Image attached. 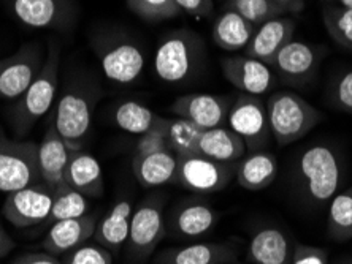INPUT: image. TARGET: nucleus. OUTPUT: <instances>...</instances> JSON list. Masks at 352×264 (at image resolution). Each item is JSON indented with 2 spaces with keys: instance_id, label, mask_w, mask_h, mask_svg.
<instances>
[{
  "instance_id": "a19ab883",
  "label": "nucleus",
  "mask_w": 352,
  "mask_h": 264,
  "mask_svg": "<svg viewBox=\"0 0 352 264\" xmlns=\"http://www.w3.org/2000/svg\"><path fill=\"white\" fill-rule=\"evenodd\" d=\"M13 264H62L58 258L48 252L43 253H25L18 256Z\"/></svg>"
},
{
  "instance_id": "0eeeda50",
  "label": "nucleus",
  "mask_w": 352,
  "mask_h": 264,
  "mask_svg": "<svg viewBox=\"0 0 352 264\" xmlns=\"http://www.w3.org/2000/svg\"><path fill=\"white\" fill-rule=\"evenodd\" d=\"M165 236L162 195L144 198L132 212L127 252L133 261H144L153 255Z\"/></svg>"
},
{
  "instance_id": "1a4fd4ad",
  "label": "nucleus",
  "mask_w": 352,
  "mask_h": 264,
  "mask_svg": "<svg viewBox=\"0 0 352 264\" xmlns=\"http://www.w3.org/2000/svg\"><path fill=\"white\" fill-rule=\"evenodd\" d=\"M238 163H224L195 154L179 157L175 184L195 193H214L235 178Z\"/></svg>"
},
{
  "instance_id": "4be33fe9",
  "label": "nucleus",
  "mask_w": 352,
  "mask_h": 264,
  "mask_svg": "<svg viewBox=\"0 0 352 264\" xmlns=\"http://www.w3.org/2000/svg\"><path fill=\"white\" fill-rule=\"evenodd\" d=\"M179 157L172 151L133 155L132 171L143 189L175 184Z\"/></svg>"
},
{
  "instance_id": "f704fd0d",
  "label": "nucleus",
  "mask_w": 352,
  "mask_h": 264,
  "mask_svg": "<svg viewBox=\"0 0 352 264\" xmlns=\"http://www.w3.org/2000/svg\"><path fill=\"white\" fill-rule=\"evenodd\" d=\"M127 7L137 16L149 23H160L181 14L175 0H127Z\"/></svg>"
},
{
  "instance_id": "f257e3e1",
  "label": "nucleus",
  "mask_w": 352,
  "mask_h": 264,
  "mask_svg": "<svg viewBox=\"0 0 352 264\" xmlns=\"http://www.w3.org/2000/svg\"><path fill=\"white\" fill-rule=\"evenodd\" d=\"M60 49L53 45L48 49L43 69L35 77L29 89L21 95L10 112V125L16 136H24L53 108L59 87Z\"/></svg>"
},
{
  "instance_id": "f3484780",
  "label": "nucleus",
  "mask_w": 352,
  "mask_h": 264,
  "mask_svg": "<svg viewBox=\"0 0 352 264\" xmlns=\"http://www.w3.org/2000/svg\"><path fill=\"white\" fill-rule=\"evenodd\" d=\"M240 244L235 241L200 242L168 248L157 256V264H230L236 260Z\"/></svg>"
},
{
  "instance_id": "473e14b6",
  "label": "nucleus",
  "mask_w": 352,
  "mask_h": 264,
  "mask_svg": "<svg viewBox=\"0 0 352 264\" xmlns=\"http://www.w3.org/2000/svg\"><path fill=\"white\" fill-rule=\"evenodd\" d=\"M226 10L235 12L252 25H262L267 21L284 16L287 12L273 0H227Z\"/></svg>"
},
{
  "instance_id": "aec40b11",
  "label": "nucleus",
  "mask_w": 352,
  "mask_h": 264,
  "mask_svg": "<svg viewBox=\"0 0 352 264\" xmlns=\"http://www.w3.org/2000/svg\"><path fill=\"white\" fill-rule=\"evenodd\" d=\"M12 10L29 27L53 29L70 19L74 7L70 0H12Z\"/></svg>"
},
{
  "instance_id": "a18cd8bd",
  "label": "nucleus",
  "mask_w": 352,
  "mask_h": 264,
  "mask_svg": "<svg viewBox=\"0 0 352 264\" xmlns=\"http://www.w3.org/2000/svg\"><path fill=\"white\" fill-rule=\"evenodd\" d=\"M2 134H3V132H2V128H0V136H2Z\"/></svg>"
},
{
  "instance_id": "7c9ffc66",
  "label": "nucleus",
  "mask_w": 352,
  "mask_h": 264,
  "mask_svg": "<svg viewBox=\"0 0 352 264\" xmlns=\"http://www.w3.org/2000/svg\"><path fill=\"white\" fill-rule=\"evenodd\" d=\"M329 235L336 242L352 239V185L330 201L327 215Z\"/></svg>"
},
{
  "instance_id": "ddd939ff",
  "label": "nucleus",
  "mask_w": 352,
  "mask_h": 264,
  "mask_svg": "<svg viewBox=\"0 0 352 264\" xmlns=\"http://www.w3.org/2000/svg\"><path fill=\"white\" fill-rule=\"evenodd\" d=\"M235 98L214 94H188L172 103L170 111L175 116L188 119L204 130L224 127Z\"/></svg>"
},
{
  "instance_id": "cd10ccee",
  "label": "nucleus",
  "mask_w": 352,
  "mask_h": 264,
  "mask_svg": "<svg viewBox=\"0 0 352 264\" xmlns=\"http://www.w3.org/2000/svg\"><path fill=\"white\" fill-rule=\"evenodd\" d=\"M257 27L248 23L245 18L230 10H226L221 16H217L211 27V38L214 45L224 51H240L250 45L254 37Z\"/></svg>"
},
{
  "instance_id": "9d476101",
  "label": "nucleus",
  "mask_w": 352,
  "mask_h": 264,
  "mask_svg": "<svg viewBox=\"0 0 352 264\" xmlns=\"http://www.w3.org/2000/svg\"><path fill=\"white\" fill-rule=\"evenodd\" d=\"M45 59L38 43H28L0 60V100H18L38 76Z\"/></svg>"
},
{
  "instance_id": "49530a36",
  "label": "nucleus",
  "mask_w": 352,
  "mask_h": 264,
  "mask_svg": "<svg viewBox=\"0 0 352 264\" xmlns=\"http://www.w3.org/2000/svg\"><path fill=\"white\" fill-rule=\"evenodd\" d=\"M344 264H352V261H349V263H344Z\"/></svg>"
},
{
  "instance_id": "58836bf2",
  "label": "nucleus",
  "mask_w": 352,
  "mask_h": 264,
  "mask_svg": "<svg viewBox=\"0 0 352 264\" xmlns=\"http://www.w3.org/2000/svg\"><path fill=\"white\" fill-rule=\"evenodd\" d=\"M292 264H329V253L320 247L297 244L292 250Z\"/></svg>"
},
{
  "instance_id": "f8f14e48",
  "label": "nucleus",
  "mask_w": 352,
  "mask_h": 264,
  "mask_svg": "<svg viewBox=\"0 0 352 264\" xmlns=\"http://www.w3.org/2000/svg\"><path fill=\"white\" fill-rule=\"evenodd\" d=\"M97 54L103 75L118 84H131L143 73L144 54L135 41L127 38L102 41Z\"/></svg>"
},
{
  "instance_id": "423d86ee",
  "label": "nucleus",
  "mask_w": 352,
  "mask_h": 264,
  "mask_svg": "<svg viewBox=\"0 0 352 264\" xmlns=\"http://www.w3.org/2000/svg\"><path fill=\"white\" fill-rule=\"evenodd\" d=\"M41 182L38 144L0 136V191L12 193Z\"/></svg>"
},
{
  "instance_id": "9b49d317",
  "label": "nucleus",
  "mask_w": 352,
  "mask_h": 264,
  "mask_svg": "<svg viewBox=\"0 0 352 264\" xmlns=\"http://www.w3.org/2000/svg\"><path fill=\"white\" fill-rule=\"evenodd\" d=\"M54 191L45 184H35L7 193L2 214L16 228H29L48 220Z\"/></svg>"
},
{
  "instance_id": "c9c22d12",
  "label": "nucleus",
  "mask_w": 352,
  "mask_h": 264,
  "mask_svg": "<svg viewBox=\"0 0 352 264\" xmlns=\"http://www.w3.org/2000/svg\"><path fill=\"white\" fill-rule=\"evenodd\" d=\"M62 264H113V255L100 244H82L69 252Z\"/></svg>"
},
{
  "instance_id": "c03bdc74",
  "label": "nucleus",
  "mask_w": 352,
  "mask_h": 264,
  "mask_svg": "<svg viewBox=\"0 0 352 264\" xmlns=\"http://www.w3.org/2000/svg\"><path fill=\"white\" fill-rule=\"evenodd\" d=\"M338 3H340V7L352 10V0H338Z\"/></svg>"
},
{
  "instance_id": "6e6552de",
  "label": "nucleus",
  "mask_w": 352,
  "mask_h": 264,
  "mask_svg": "<svg viewBox=\"0 0 352 264\" xmlns=\"http://www.w3.org/2000/svg\"><path fill=\"white\" fill-rule=\"evenodd\" d=\"M227 125L240 134L250 152L262 151L272 138L267 103L257 95L236 97L232 103Z\"/></svg>"
},
{
  "instance_id": "ea45409f",
  "label": "nucleus",
  "mask_w": 352,
  "mask_h": 264,
  "mask_svg": "<svg viewBox=\"0 0 352 264\" xmlns=\"http://www.w3.org/2000/svg\"><path fill=\"white\" fill-rule=\"evenodd\" d=\"M181 12L197 18H206L213 13V0H175Z\"/></svg>"
},
{
  "instance_id": "e433bc0d",
  "label": "nucleus",
  "mask_w": 352,
  "mask_h": 264,
  "mask_svg": "<svg viewBox=\"0 0 352 264\" xmlns=\"http://www.w3.org/2000/svg\"><path fill=\"white\" fill-rule=\"evenodd\" d=\"M330 103L335 110L343 111L352 117V69L335 77L330 89Z\"/></svg>"
},
{
  "instance_id": "a878e982",
  "label": "nucleus",
  "mask_w": 352,
  "mask_h": 264,
  "mask_svg": "<svg viewBox=\"0 0 352 264\" xmlns=\"http://www.w3.org/2000/svg\"><path fill=\"white\" fill-rule=\"evenodd\" d=\"M278 176V160L272 152L257 151L241 158L236 165V182L240 187L258 191L270 187Z\"/></svg>"
},
{
  "instance_id": "6ab92c4d",
  "label": "nucleus",
  "mask_w": 352,
  "mask_h": 264,
  "mask_svg": "<svg viewBox=\"0 0 352 264\" xmlns=\"http://www.w3.org/2000/svg\"><path fill=\"white\" fill-rule=\"evenodd\" d=\"M97 221V215L89 214L78 219L56 221L46 232L45 239L41 241V247L54 256L75 250L76 247L86 244L87 239L94 236Z\"/></svg>"
},
{
  "instance_id": "2eb2a0df",
  "label": "nucleus",
  "mask_w": 352,
  "mask_h": 264,
  "mask_svg": "<svg viewBox=\"0 0 352 264\" xmlns=\"http://www.w3.org/2000/svg\"><path fill=\"white\" fill-rule=\"evenodd\" d=\"M319 62L320 54L318 48L305 41L292 40L279 51L270 67L287 84L305 86L313 80Z\"/></svg>"
},
{
  "instance_id": "4468645a",
  "label": "nucleus",
  "mask_w": 352,
  "mask_h": 264,
  "mask_svg": "<svg viewBox=\"0 0 352 264\" xmlns=\"http://www.w3.org/2000/svg\"><path fill=\"white\" fill-rule=\"evenodd\" d=\"M222 73L232 86L248 95L261 97L273 89L276 77L270 65L248 56L224 57Z\"/></svg>"
},
{
  "instance_id": "bb28decb",
  "label": "nucleus",
  "mask_w": 352,
  "mask_h": 264,
  "mask_svg": "<svg viewBox=\"0 0 352 264\" xmlns=\"http://www.w3.org/2000/svg\"><path fill=\"white\" fill-rule=\"evenodd\" d=\"M246 144L240 134L229 127L205 130L199 143V154L224 163H238L245 157Z\"/></svg>"
},
{
  "instance_id": "20e7f679",
  "label": "nucleus",
  "mask_w": 352,
  "mask_h": 264,
  "mask_svg": "<svg viewBox=\"0 0 352 264\" xmlns=\"http://www.w3.org/2000/svg\"><path fill=\"white\" fill-rule=\"evenodd\" d=\"M297 178L309 203L322 206L332 201L341 182L338 154L327 144H313L297 160Z\"/></svg>"
},
{
  "instance_id": "412c9836",
  "label": "nucleus",
  "mask_w": 352,
  "mask_h": 264,
  "mask_svg": "<svg viewBox=\"0 0 352 264\" xmlns=\"http://www.w3.org/2000/svg\"><path fill=\"white\" fill-rule=\"evenodd\" d=\"M216 209L201 200H184L170 214V230L181 237H199L217 224Z\"/></svg>"
},
{
  "instance_id": "f03ea898",
  "label": "nucleus",
  "mask_w": 352,
  "mask_h": 264,
  "mask_svg": "<svg viewBox=\"0 0 352 264\" xmlns=\"http://www.w3.org/2000/svg\"><path fill=\"white\" fill-rule=\"evenodd\" d=\"M98 97L97 87L74 81L65 86L56 103L53 123L72 152L81 151L91 132Z\"/></svg>"
},
{
  "instance_id": "dca6fc26",
  "label": "nucleus",
  "mask_w": 352,
  "mask_h": 264,
  "mask_svg": "<svg viewBox=\"0 0 352 264\" xmlns=\"http://www.w3.org/2000/svg\"><path fill=\"white\" fill-rule=\"evenodd\" d=\"M72 151L56 130L54 123L46 128L43 139L38 144V167L41 182L53 191L65 185Z\"/></svg>"
},
{
  "instance_id": "7ed1b4c3",
  "label": "nucleus",
  "mask_w": 352,
  "mask_h": 264,
  "mask_svg": "<svg viewBox=\"0 0 352 264\" xmlns=\"http://www.w3.org/2000/svg\"><path fill=\"white\" fill-rule=\"evenodd\" d=\"M205 59V45L194 30L178 29L159 41L154 70L164 82H184L199 73Z\"/></svg>"
},
{
  "instance_id": "4c0bfd02",
  "label": "nucleus",
  "mask_w": 352,
  "mask_h": 264,
  "mask_svg": "<svg viewBox=\"0 0 352 264\" xmlns=\"http://www.w3.org/2000/svg\"><path fill=\"white\" fill-rule=\"evenodd\" d=\"M170 151V144L167 138V132H165V117L162 122L156 125L151 130L140 134L138 141L135 144V154L133 155H143V154H154Z\"/></svg>"
},
{
  "instance_id": "b1692460",
  "label": "nucleus",
  "mask_w": 352,
  "mask_h": 264,
  "mask_svg": "<svg viewBox=\"0 0 352 264\" xmlns=\"http://www.w3.org/2000/svg\"><path fill=\"white\" fill-rule=\"evenodd\" d=\"M132 212L133 208L131 200H118L111 206V209L97 221L94 236H92L97 241V244L105 247L111 253L121 250V247L129 239Z\"/></svg>"
},
{
  "instance_id": "2f4dec72",
  "label": "nucleus",
  "mask_w": 352,
  "mask_h": 264,
  "mask_svg": "<svg viewBox=\"0 0 352 264\" xmlns=\"http://www.w3.org/2000/svg\"><path fill=\"white\" fill-rule=\"evenodd\" d=\"M87 209H89V203H87L86 196L64 185V187L54 191L53 208H51L50 217L46 221L56 224V221L60 220L78 219V217L87 214Z\"/></svg>"
},
{
  "instance_id": "393cba45",
  "label": "nucleus",
  "mask_w": 352,
  "mask_h": 264,
  "mask_svg": "<svg viewBox=\"0 0 352 264\" xmlns=\"http://www.w3.org/2000/svg\"><path fill=\"white\" fill-rule=\"evenodd\" d=\"M65 185L89 198L103 195V171L94 155L82 151L72 152Z\"/></svg>"
},
{
  "instance_id": "79ce46f5",
  "label": "nucleus",
  "mask_w": 352,
  "mask_h": 264,
  "mask_svg": "<svg viewBox=\"0 0 352 264\" xmlns=\"http://www.w3.org/2000/svg\"><path fill=\"white\" fill-rule=\"evenodd\" d=\"M279 7H283L287 13H300L305 8L303 0H273Z\"/></svg>"
},
{
  "instance_id": "37998d69",
  "label": "nucleus",
  "mask_w": 352,
  "mask_h": 264,
  "mask_svg": "<svg viewBox=\"0 0 352 264\" xmlns=\"http://www.w3.org/2000/svg\"><path fill=\"white\" fill-rule=\"evenodd\" d=\"M13 241L10 239L8 232L3 230L2 225H0V258H3L5 255H8L13 248Z\"/></svg>"
},
{
  "instance_id": "72a5a7b5",
  "label": "nucleus",
  "mask_w": 352,
  "mask_h": 264,
  "mask_svg": "<svg viewBox=\"0 0 352 264\" xmlns=\"http://www.w3.org/2000/svg\"><path fill=\"white\" fill-rule=\"evenodd\" d=\"M324 25L335 43L352 51V10L344 7H325Z\"/></svg>"
},
{
  "instance_id": "c85d7f7f",
  "label": "nucleus",
  "mask_w": 352,
  "mask_h": 264,
  "mask_svg": "<svg viewBox=\"0 0 352 264\" xmlns=\"http://www.w3.org/2000/svg\"><path fill=\"white\" fill-rule=\"evenodd\" d=\"M164 117L149 110L140 101L127 100L119 103L115 110V123L121 130L132 134H143L162 122Z\"/></svg>"
},
{
  "instance_id": "c756f323",
  "label": "nucleus",
  "mask_w": 352,
  "mask_h": 264,
  "mask_svg": "<svg viewBox=\"0 0 352 264\" xmlns=\"http://www.w3.org/2000/svg\"><path fill=\"white\" fill-rule=\"evenodd\" d=\"M165 132H167L170 151L178 157L199 154V143L205 132L204 128L188 119L176 116L173 119H165Z\"/></svg>"
},
{
  "instance_id": "5701e85b",
  "label": "nucleus",
  "mask_w": 352,
  "mask_h": 264,
  "mask_svg": "<svg viewBox=\"0 0 352 264\" xmlns=\"http://www.w3.org/2000/svg\"><path fill=\"white\" fill-rule=\"evenodd\" d=\"M291 241L274 226H263L254 232L248 245V261L252 264H292Z\"/></svg>"
},
{
  "instance_id": "39448f33",
  "label": "nucleus",
  "mask_w": 352,
  "mask_h": 264,
  "mask_svg": "<svg viewBox=\"0 0 352 264\" xmlns=\"http://www.w3.org/2000/svg\"><path fill=\"white\" fill-rule=\"evenodd\" d=\"M272 136L279 146H289L313 130L320 112L303 97L291 91H278L267 100Z\"/></svg>"
},
{
  "instance_id": "a211bd4d",
  "label": "nucleus",
  "mask_w": 352,
  "mask_h": 264,
  "mask_svg": "<svg viewBox=\"0 0 352 264\" xmlns=\"http://www.w3.org/2000/svg\"><path fill=\"white\" fill-rule=\"evenodd\" d=\"M295 25V21L287 16H278L258 25L254 37L245 48V56L272 65L279 51L294 40Z\"/></svg>"
}]
</instances>
